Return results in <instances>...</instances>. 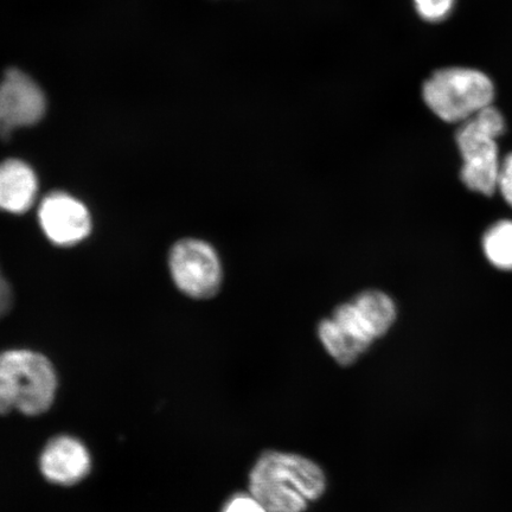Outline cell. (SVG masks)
<instances>
[{
	"label": "cell",
	"mask_w": 512,
	"mask_h": 512,
	"mask_svg": "<svg viewBox=\"0 0 512 512\" xmlns=\"http://www.w3.org/2000/svg\"><path fill=\"white\" fill-rule=\"evenodd\" d=\"M326 486L325 472L312 459L275 450L262 453L248 477L249 492L268 512H305Z\"/></svg>",
	"instance_id": "cell-1"
},
{
	"label": "cell",
	"mask_w": 512,
	"mask_h": 512,
	"mask_svg": "<svg viewBox=\"0 0 512 512\" xmlns=\"http://www.w3.org/2000/svg\"><path fill=\"white\" fill-rule=\"evenodd\" d=\"M56 392V371L46 356L23 349L0 354V414L41 415L53 405Z\"/></svg>",
	"instance_id": "cell-2"
},
{
	"label": "cell",
	"mask_w": 512,
	"mask_h": 512,
	"mask_svg": "<svg viewBox=\"0 0 512 512\" xmlns=\"http://www.w3.org/2000/svg\"><path fill=\"white\" fill-rule=\"evenodd\" d=\"M504 132L501 112L489 106L464 121L457 132L463 157L462 181L472 191L491 196L497 190L499 162L497 138Z\"/></svg>",
	"instance_id": "cell-3"
},
{
	"label": "cell",
	"mask_w": 512,
	"mask_h": 512,
	"mask_svg": "<svg viewBox=\"0 0 512 512\" xmlns=\"http://www.w3.org/2000/svg\"><path fill=\"white\" fill-rule=\"evenodd\" d=\"M422 96L426 105L441 120L459 123L491 106L494 83L479 70L446 68L425 82Z\"/></svg>",
	"instance_id": "cell-4"
},
{
	"label": "cell",
	"mask_w": 512,
	"mask_h": 512,
	"mask_svg": "<svg viewBox=\"0 0 512 512\" xmlns=\"http://www.w3.org/2000/svg\"><path fill=\"white\" fill-rule=\"evenodd\" d=\"M170 270L175 284L195 299H209L219 292L222 265L213 246L202 240L185 239L170 254Z\"/></svg>",
	"instance_id": "cell-5"
},
{
	"label": "cell",
	"mask_w": 512,
	"mask_h": 512,
	"mask_svg": "<svg viewBox=\"0 0 512 512\" xmlns=\"http://www.w3.org/2000/svg\"><path fill=\"white\" fill-rule=\"evenodd\" d=\"M46 111L40 86L21 70H8L0 83V139L8 140L17 128L36 125Z\"/></svg>",
	"instance_id": "cell-6"
},
{
	"label": "cell",
	"mask_w": 512,
	"mask_h": 512,
	"mask_svg": "<svg viewBox=\"0 0 512 512\" xmlns=\"http://www.w3.org/2000/svg\"><path fill=\"white\" fill-rule=\"evenodd\" d=\"M38 216L44 233L55 245H76L91 232L87 208L64 192H53L44 198Z\"/></svg>",
	"instance_id": "cell-7"
},
{
	"label": "cell",
	"mask_w": 512,
	"mask_h": 512,
	"mask_svg": "<svg viewBox=\"0 0 512 512\" xmlns=\"http://www.w3.org/2000/svg\"><path fill=\"white\" fill-rule=\"evenodd\" d=\"M43 476L57 485H75L88 476L92 467L91 454L80 440L60 435L51 439L41 454Z\"/></svg>",
	"instance_id": "cell-8"
},
{
	"label": "cell",
	"mask_w": 512,
	"mask_h": 512,
	"mask_svg": "<svg viewBox=\"0 0 512 512\" xmlns=\"http://www.w3.org/2000/svg\"><path fill=\"white\" fill-rule=\"evenodd\" d=\"M37 178L28 164L18 159L0 163V209L23 214L34 204Z\"/></svg>",
	"instance_id": "cell-9"
},
{
	"label": "cell",
	"mask_w": 512,
	"mask_h": 512,
	"mask_svg": "<svg viewBox=\"0 0 512 512\" xmlns=\"http://www.w3.org/2000/svg\"><path fill=\"white\" fill-rule=\"evenodd\" d=\"M352 303L360 311L376 339L386 336L398 317V309L392 297L379 290L364 291L352 299Z\"/></svg>",
	"instance_id": "cell-10"
},
{
	"label": "cell",
	"mask_w": 512,
	"mask_h": 512,
	"mask_svg": "<svg viewBox=\"0 0 512 512\" xmlns=\"http://www.w3.org/2000/svg\"><path fill=\"white\" fill-rule=\"evenodd\" d=\"M483 248L492 265L512 271V222L499 221L485 233Z\"/></svg>",
	"instance_id": "cell-11"
},
{
	"label": "cell",
	"mask_w": 512,
	"mask_h": 512,
	"mask_svg": "<svg viewBox=\"0 0 512 512\" xmlns=\"http://www.w3.org/2000/svg\"><path fill=\"white\" fill-rule=\"evenodd\" d=\"M456 0H414L415 9L424 21L438 23L450 16Z\"/></svg>",
	"instance_id": "cell-12"
},
{
	"label": "cell",
	"mask_w": 512,
	"mask_h": 512,
	"mask_svg": "<svg viewBox=\"0 0 512 512\" xmlns=\"http://www.w3.org/2000/svg\"><path fill=\"white\" fill-rule=\"evenodd\" d=\"M221 512H268L251 492H239L228 499Z\"/></svg>",
	"instance_id": "cell-13"
},
{
	"label": "cell",
	"mask_w": 512,
	"mask_h": 512,
	"mask_svg": "<svg viewBox=\"0 0 512 512\" xmlns=\"http://www.w3.org/2000/svg\"><path fill=\"white\" fill-rule=\"evenodd\" d=\"M497 189L501 190L504 200L512 207V152L501 163Z\"/></svg>",
	"instance_id": "cell-14"
},
{
	"label": "cell",
	"mask_w": 512,
	"mask_h": 512,
	"mask_svg": "<svg viewBox=\"0 0 512 512\" xmlns=\"http://www.w3.org/2000/svg\"><path fill=\"white\" fill-rule=\"evenodd\" d=\"M12 305V292L11 287L0 273V319L11 309Z\"/></svg>",
	"instance_id": "cell-15"
}]
</instances>
